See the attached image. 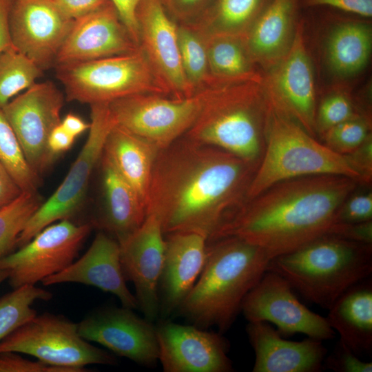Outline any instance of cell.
I'll return each mask as SVG.
<instances>
[{
    "instance_id": "cell-1",
    "label": "cell",
    "mask_w": 372,
    "mask_h": 372,
    "mask_svg": "<svg viewBox=\"0 0 372 372\" xmlns=\"http://www.w3.org/2000/svg\"><path fill=\"white\" fill-rule=\"evenodd\" d=\"M258 164L183 136L158 151L145 199L164 234L191 231L207 242L246 200Z\"/></svg>"
},
{
    "instance_id": "cell-2",
    "label": "cell",
    "mask_w": 372,
    "mask_h": 372,
    "mask_svg": "<svg viewBox=\"0 0 372 372\" xmlns=\"http://www.w3.org/2000/svg\"><path fill=\"white\" fill-rule=\"evenodd\" d=\"M358 184L353 178L329 174L279 182L247 200L208 242L236 237L262 248L271 259L289 253L327 234Z\"/></svg>"
},
{
    "instance_id": "cell-3",
    "label": "cell",
    "mask_w": 372,
    "mask_h": 372,
    "mask_svg": "<svg viewBox=\"0 0 372 372\" xmlns=\"http://www.w3.org/2000/svg\"><path fill=\"white\" fill-rule=\"evenodd\" d=\"M271 259L262 248L238 238L208 242L204 267L175 313L191 324L206 329L216 327L223 334Z\"/></svg>"
},
{
    "instance_id": "cell-4",
    "label": "cell",
    "mask_w": 372,
    "mask_h": 372,
    "mask_svg": "<svg viewBox=\"0 0 372 372\" xmlns=\"http://www.w3.org/2000/svg\"><path fill=\"white\" fill-rule=\"evenodd\" d=\"M267 270L284 277L306 300L329 310L347 289L372 273V245L325 234L270 260Z\"/></svg>"
},
{
    "instance_id": "cell-5",
    "label": "cell",
    "mask_w": 372,
    "mask_h": 372,
    "mask_svg": "<svg viewBox=\"0 0 372 372\" xmlns=\"http://www.w3.org/2000/svg\"><path fill=\"white\" fill-rule=\"evenodd\" d=\"M323 174L344 176L365 185L362 174L347 154L337 153L319 142L268 99L263 153L247 200L279 182Z\"/></svg>"
},
{
    "instance_id": "cell-6",
    "label": "cell",
    "mask_w": 372,
    "mask_h": 372,
    "mask_svg": "<svg viewBox=\"0 0 372 372\" xmlns=\"http://www.w3.org/2000/svg\"><path fill=\"white\" fill-rule=\"evenodd\" d=\"M267 110L262 81L219 85L183 136L259 164L265 146Z\"/></svg>"
},
{
    "instance_id": "cell-7",
    "label": "cell",
    "mask_w": 372,
    "mask_h": 372,
    "mask_svg": "<svg viewBox=\"0 0 372 372\" xmlns=\"http://www.w3.org/2000/svg\"><path fill=\"white\" fill-rule=\"evenodd\" d=\"M55 67L68 101L92 105L141 94L170 96L139 48L125 54Z\"/></svg>"
},
{
    "instance_id": "cell-8",
    "label": "cell",
    "mask_w": 372,
    "mask_h": 372,
    "mask_svg": "<svg viewBox=\"0 0 372 372\" xmlns=\"http://www.w3.org/2000/svg\"><path fill=\"white\" fill-rule=\"evenodd\" d=\"M216 86L205 87L183 98L134 94L112 101L108 107L116 125L161 149L191 128Z\"/></svg>"
},
{
    "instance_id": "cell-9",
    "label": "cell",
    "mask_w": 372,
    "mask_h": 372,
    "mask_svg": "<svg viewBox=\"0 0 372 372\" xmlns=\"http://www.w3.org/2000/svg\"><path fill=\"white\" fill-rule=\"evenodd\" d=\"M35 357L45 364L87 371L89 364L114 365L115 356L91 344L78 332L77 324L61 315H37L0 342V353Z\"/></svg>"
},
{
    "instance_id": "cell-10",
    "label": "cell",
    "mask_w": 372,
    "mask_h": 372,
    "mask_svg": "<svg viewBox=\"0 0 372 372\" xmlns=\"http://www.w3.org/2000/svg\"><path fill=\"white\" fill-rule=\"evenodd\" d=\"M87 138L63 182L30 218L20 234L17 247L28 242L48 225L70 220L80 211L93 171L101 158L106 137L116 124L108 103H94Z\"/></svg>"
},
{
    "instance_id": "cell-11",
    "label": "cell",
    "mask_w": 372,
    "mask_h": 372,
    "mask_svg": "<svg viewBox=\"0 0 372 372\" xmlns=\"http://www.w3.org/2000/svg\"><path fill=\"white\" fill-rule=\"evenodd\" d=\"M92 227L61 220L36 234L15 252L0 260V269L8 272L13 289L35 285L70 266L76 257Z\"/></svg>"
},
{
    "instance_id": "cell-12",
    "label": "cell",
    "mask_w": 372,
    "mask_h": 372,
    "mask_svg": "<svg viewBox=\"0 0 372 372\" xmlns=\"http://www.w3.org/2000/svg\"><path fill=\"white\" fill-rule=\"evenodd\" d=\"M64 96L51 81L34 83L1 110L32 170L41 176L56 156L48 146L52 130L61 121Z\"/></svg>"
},
{
    "instance_id": "cell-13",
    "label": "cell",
    "mask_w": 372,
    "mask_h": 372,
    "mask_svg": "<svg viewBox=\"0 0 372 372\" xmlns=\"http://www.w3.org/2000/svg\"><path fill=\"white\" fill-rule=\"evenodd\" d=\"M240 311L248 322L273 324L282 336L302 333L322 341L335 335L327 318L309 310L296 296L290 283L270 270L247 294Z\"/></svg>"
},
{
    "instance_id": "cell-14",
    "label": "cell",
    "mask_w": 372,
    "mask_h": 372,
    "mask_svg": "<svg viewBox=\"0 0 372 372\" xmlns=\"http://www.w3.org/2000/svg\"><path fill=\"white\" fill-rule=\"evenodd\" d=\"M262 85L272 105L316 137L315 116L318 102L314 68L302 21L298 23L286 55L264 73Z\"/></svg>"
},
{
    "instance_id": "cell-15",
    "label": "cell",
    "mask_w": 372,
    "mask_h": 372,
    "mask_svg": "<svg viewBox=\"0 0 372 372\" xmlns=\"http://www.w3.org/2000/svg\"><path fill=\"white\" fill-rule=\"evenodd\" d=\"M79 335L105 347L114 355L138 364L153 366L158 361L156 324L121 307L97 309L77 324Z\"/></svg>"
},
{
    "instance_id": "cell-16",
    "label": "cell",
    "mask_w": 372,
    "mask_h": 372,
    "mask_svg": "<svg viewBox=\"0 0 372 372\" xmlns=\"http://www.w3.org/2000/svg\"><path fill=\"white\" fill-rule=\"evenodd\" d=\"M158 361L164 372H230L229 344L223 333L167 319L156 324Z\"/></svg>"
},
{
    "instance_id": "cell-17",
    "label": "cell",
    "mask_w": 372,
    "mask_h": 372,
    "mask_svg": "<svg viewBox=\"0 0 372 372\" xmlns=\"http://www.w3.org/2000/svg\"><path fill=\"white\" fill-rule=\"evenodd\" d=\"M54 0H12L9 14L11 41L43 70L55 65L72 25Z\"/></svg>"
},
{
    "instance_id": "cell-18",
    "label": "cell",
    "mask_w": 372,
    "mask_h": 372,
    "mask_svg": "<svg viewBox=\"0 0 372 372\" xmlns=\"http://www.w3.org/2000/svg\"><path fill=\"white\" fill-rule=\"evenodd\" d=\"M136 17L138 48L143 51L174 98L192 95L196 91L184 74L177 37L178 23L169 15L161 0H141Z\"/></svg>"
},
{
    "instance_id": "cell-19",
    "label": "cell",
    "mask_w": 372,
    "mask_h": 372,
    "mask_svg": "<svg viewBox=\"0 0 372 372\" xmlns=\"http://www.w3.org/2000/svg\"><path fill=\"white\" fill-rule=\"evenodd\" d=\"M126 280L135 289L138 309L145 319L159 318L158 282L165 254V234L156 217L147 214L142 225L119 243Z\"/></svg>"
},
{
    "instance_id": "cell-20",
    "label": "cell",
    "mask_w": 372,
    "mask_h": 372,
    "mask_svg": "<svg viewBox=\"0 0 372 372\" xmlns=\"http://www.w3.org/2000/svg\"><path fill=\"white\" fill-rule=\"evenodd\" d=\"M138 48L110 2L73 21L55 65L125 54Z\"/></svg>"
},
{
    "instance_id": "cell-21",
    "label": "cell",
    "mask_w": 372,
    "mask_h": 372,
    "mask_svg": "<svg viewBox=\"0 0 372 372\" xmlns=\"http://www.w3.org/2000/svg\"><path fill=\"white\" fill-rule=\"evenodd\" d=\"M207 238L191 231L165 234L158 282L159 317L174 314L199 277L207 258Z\"/></svg>"
},
{
    "instance_id": "cell-22",
    "label": "cell",
    "mask_w": 372,
    "mask_h": 372,
    "mask_svg": "<svg viewBox=\"0 0 372 372\" xmlns=\"http://www.w3.org/2000/svg\"><path fill=\"white\" fill-rule=\"evenodd\" d=\"M41 282L45 286L65 282L93 286L116 296L123 307L138 309L135 295L126 285L119 243L102 231L96 234L89 249L79 260Z\"/></svg>"
},
{
    "instance_id": "cell-23",
    "label": "cell",
    "mask_w": 372,
    "mask_h": 372,
    "mask_svg": "<svg viewBox=\"0 0 372 372\" xmlns=\"http://www.w3.org/2000/svg\"><path fill=\"white\" fill-rule=\"evenodd\" d=\"M246 332L255 353L253 372H318L327 353L321 340H287L267 322H248Z\"/></svg>"
},
{
    "instance_id": "cell-24",
    "label": "cell",
    "mask_w": 372,
    "mask_h": 372,
    "mask_svg": "<svg viewBox=\"0 0 372 372\" xmlns=\"http://www.w3.org/2000/svg\"><path fill=\"white\" fill-rule=\"evenodd\" d=\"M300 0H269L244 36L246 47L263 73L290 49L299 22Z\"/></svg>"
},
{
    "instance_id": "cell-25",
    "label": "cell",
    "mask_w": 372,
    "mask_h": 372,
    "mask_svg": "<svg viewBox=\"0 0 372 372\" xmlns=\"http://www.w3.org/2000/svg\"><path fill=\"white\" fill-rule=\"evenodd\" d=\"M100 161L104 204L90 224L120 243L142 225L146 217L145 204L103 154Z\"/></svg>"
},
{
    "instance_id": "cell-26",
    "label": "cell",
    "mask_w": 372,
    "mask_h": 372,
    "mask_svg": "<svg viewBox=\"0 0 372 372\" xmlns=\"http://www.w3.org/2000/svg\"><path fill=\"white\" fill-rule=\"evenodd\" d=\"M372 50V26L366 21H344L328 32L323 45L327 71L338 81L357 76L366 67Z\"/></svg>"
},
{
    "instance_id": "cell-27",
    "label": "cell",
    "mask_w": 372,
    "mask_h": 372,
    "mask_svg": "<svg viewBox=\"0 0 372 372\" xmlns=\"http://www.w3.org/2000/svg\"><path fill=\"white\" fill-rule=\"evenodd\" d=\"M366 280L342 293L327 317L340 341L358 355L372 350V285Z\"/></svg>"
},
{
    "instance_id": "cell-28",
    "label": "cell",
    "mask_w": 372,
    "mask_h": 372,
    "mask_svg": "<svg viewBox=\"0 0 372 372\" xmlns=\"http://www.w3.org/2000/svg\"><path fill=\"white\" fill-rule=\"evenodd\" d=\"M159 150L151 143L115 124L106 137L103 154L145 204L154 163Z\"/></svg>"
},
{
    "instance_id": "cell-29",
    "label": "cell",
    "mask_w": 372,
    "mask_h": 372,
    "mask_svg": "<svg viewBox=\"0 0 372 372\" xmlns=\"http://www.w3.org/2000/svg\"><path fill=\"white\" fill-rule=\"evenodd\" d=\"M213 85L263 81L262 71L251 58L242 37H205Z\"/></svg>"
},
{
    "instance_id": "cell-30",
    "label": "cell",
    "mask_w": 372,
    "mask_h": 372,
    "mask_svg": "<svg viewBox=\"0 0 372 372\" xmlns=\"http://www.w3.org/2000/svg\"><path fill=\"white\" fill-rule=\"evenodd\" d=\"M269 0H211L201 16L189 23L204 37H244Z\"/></svg>"
},
{
    "instance_id": "cell-31",
    "label": "cell",
    "mask_w": 372,
    "mask_h": 372,
    "mask_svg": "<svg viewBox=\"0 0 372 372\" xmlns=\"http://www.w3.org/2000/svg\"><path fill=\"white\" fill-rule=\"evenodd\" d=\"M177 37L182 68L194 91L214 86L210 76L205 37L193 26L178 23Z\"/></svg>"
},
{
    "instance_id": "cell-32",
    "label": "cell",
    "mask_w": 372,
    "mask_h": 372,
    "mask_svg": "<svg viewBox=\"0 0 372 372\" xmlns=\"http://www.w3.org/2000/svg\"><path fill=\"white\" fill-rule=\"evenodd\" d=\"M43 74L42 69L14 47L0 51V109L36 83Z\"/></svg>"
},
{
    "instance_id": "cell-33",
    "label": "cell",
    "mask_w": 372,
    "mask_h": 372,
    "mask_svg": "<svg viewBox=\"0 0 372 372\" xmlns=\"http://www.w3.org/2000/svg\"><path fill=\"white\" fill-rule=\"evenodd\" d=\"M52 294L35 285L14 289L0 298V342L37 314L32 307L37 300H48Z\"/></svg>"
},
{
    "instance_id": "cell-34",
    "label": "cell",
    "mask_w": 372,
    "mask_h": 372,
    "mask_svg": "<svg viewBox=\"0 0 372 372\" xmlns=\"http://www.w3.org/2000/svg\"><path fill=\"white\" fill-rule=\"evenodd\" d=\"M0 161L23 192H37L41 176L29 165L18 138L0 109Z\"/></svg>"
},
{
    "instance_id": "cell-35",
    "label": "cell",
    "mask_w": 372,
    "mask_h": 372,
    "mask_svg": "<svg viewBox=\"0 0 372 372\" xmlns=\"http://www.w3.org/2000/svg\"><path fill=\"white\" fill-rule=\"evenodd\" d=\"M42 203L38 192H23L0 209V260L17 246L20 234Z\"/></svg>"
},
{
    "instance_id": "cell-36",
    "label": "cell",
    "mask_w": 372,
    "mask_h": 372,
    "mask_svg": "<svg viewBox=\"0 0 372 372\" xmlns=\"http://www.w3.org/2000/svg\"><path fill=\"white\" fill-rule=\"evenodd\" d=\"M359 113L349 88L342 83L336 84L317 103L315 116L316 136L321 138L330 128Z\"/></svg>"
},
{
    "instance_id": "cell-37",
    "label": "cell",
    "mask_w": 372,
    "mask_h": 372,
    "mask_svg": "<svg viewBox=\"0 0 372 372\" xmlns=\"http://www.w3.org/2000/svg\"><path fill=\"white\" fill-rule=\"evenodd\" d=\"M371 134V116L357 114L327 130L323 143L340 154H349Z\"/></svg>"
},
{
    "instance_id": "cell-38",
    "label": "cell",
    "mask_w": 372,
    "mask_h": 372,
    "mask_svg": "<svg viewBox=\"0 0 372 372\" xmlns=\"http://www.w3.org/2000/svg\"><path fill=\"white\" fill-rule=\"evenodd\" d=\"M372 220V193H352L342 205L337 223H356Z\"/></svg>"
},
{
    "instance_id": "cell-39",
    "label": "cell",
    "mask_w": 372,
    "mask_h": 372,
    "mask_svg": "<svg viewBox=\"0 0 372 372\" xmlns=\"http://www.w3.org/2000/svg\"><path fill=\"white\" fill-rule=\"evenodd\" d=\"M0 372H85L80 369L52 366L40 360L32 361L16 352L0 353Z\"/></svg>"
},
{
    "instance_id": "cell-40",
    "label": "cell",
    "mask_w": 372,
    "mask_h": 372,
    "mask_svg": "<svg viewBox=\"0 0 372 372\" xmlns=\"http://www.w3.org/2000/svg\"><path fill=\"white\" fill-rule=\"evenodd\" d=\"M323 366L336 372H371L372 363L358 358L344 344L339 341L333 352L325 357Z\"/></svg>"
},
{
    "instance_id": "cell-41",
    "label": "cell",
    "mask_w": 372,
    "mask_h": 372,
    "mask_svg": "<svg viewBox=\"0 0 372 372\" xmlns=\"http://www.w3.org/2000/svg\"><path fill=\"white\" fill-rule=\"evenodd\" d=\"M169 15L178 23H192L198 19L211 0H161Z\"/></svg>"
},
{
    "instance_id": "cell-42",
    "label": "cell",
    "mask_w": 372,
    "mask_h": 372,
    "mask_svg": "<svg viewBox=\"0 0 372 372\" xmlns=\"http://www.w3.org/2000/svg\"><path fill=\"white\" fill-rule=\"evenodd\" d=\"M327 234L356 242L372 245V220L356 223H337Z\"/></svg>"
},
{
    "instance_id": "cell-43",
    "label": "cell",
    "mask_w": 372,
    "mask_h": 372,
    "mask_svg": "<svg viewBox=\"0 0 372 372\" xmlns=\"http://www.w3.org/2000/svg\"><path fill=\"white\" fill-rule=\"evenodd\" d=\"M307 7L330 6L362 17L372 16V0H300Z\"/></svg>"
},
{
    "instance_id": "cell-44",
    "label": "cell",
    "mask_w": 372,
    "mask_h": 372,
    "mask_svg": "<svg viewBox=\"0 0 372 372\" xmlns=\"http://www.w3.org/2000/svg\"><path fill=\"white\" fill-rule=\"evenodd\" d=\"M70 19H76L93 12L110 3V0H54Z\"/></svg>"
},
{
    "instance_id": "cell-45",
    "label": "cell",
    "mask_w": 372,
    "mask_h": 372,
    "mask_svg": "<svg viewBox=\"0 0 372 372\" xmlns=\"http://www.w3.org/2000/svg\"><path fill=\"white\" fill-rule=\"evenodd\" d=\"M141 0H110L135 43L138 45L136 8Z\"/></svg>"
},
{
    "instance_id": "cell-46",
    "label": "cell",
    "mask_w": 372,
    "mask_h": 372,
    "mask_svg": "<svg viewBox=\"0 0 372 372\" xmlns=\"http://www.w3.org/2000/svg\"><path fill=\"white\" fill-rule=\"evenodd\" d=\"M347 155L362 174L365 184L369 185L371 182L372 178L371 134L362 145Z\"/></svg>"
},
{
    "instance_id": "cell-47",
    "label": "cell",
    "mask_w": 372,
    "mask_h": 372,
    "mask_svg": "<svg viewBox=\"0 0 372 372\" xmlns=\"http://www.w3.org/2000/svg\"><path fill=\"white\" fill-rule=\"evenodd\" d=\"M23 191L0 161V209L17 199Z\"/></svg>"
},
{
    "instance_id": "cell-48",
    "label": "cell",
    "mask_w": 372,
    "mask_h": 372,
    "mask_svg": "<svg viewBox=\"0 0 372 372\" xmlns=\"http://www.w3.org/2000/svg\"><path fill=\"white\" fill-rule=\"evenodd\" d=\"M75 138L68 132L60 123L54 127L50 134L49 149L52 154L57 157L59 154L68 151L72 146Z\"/></svg>"
},
{
    "instance_id": "cell-49",
    "label": "cell",
    "mask_w": 372,
    "mask_h": 372,
    "mask_svg": "<svg viewBox=\"0 0 372 372\" xmlns=\"http://www.w3.org/2000/svg\"><path fill=\"white\" fill-rule=\"evenodd\" d=\"M12 1L0 0V51L14 47L9 29V14Z\"/></svg>"
},
{
    "instance_id": "cell-50",
    "label": "cell",
    "mask_w": 372,
    "mask_h": 372,
    "mask_svg": "<svg viewBox=\"0 0 372 372\" xmlns=\"http://www.w3.org/2000/svg\"><path fill=\"white\" fill-rule=\"evenodd\" d=\"M61 123L63 128L74 137L89 130L90 126V123L85 122L81 117L71 113L65 115Z\"/></svg>"
},
{
    "instance_id": "cell-51",
    "label": "cell",
    "mask_w": 372,
    "mask_h": 372,
    "mask_svg": "<svg viewBox=\"0 0 372 372\" xmlns=\"http://www.w3.org/2000/svg\"><path fill=\"white\" fill-rule=\"evenodd\" d=\"M8 278V272L0 269V284Z\"/></svg>"
}]
</instances>
